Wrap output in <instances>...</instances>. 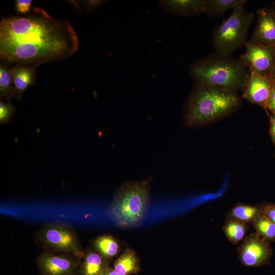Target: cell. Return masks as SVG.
<instances>
[{
  "label": "cell",
  "instance_id": "cell-17",
  "mask_svg": "<svg viewBox=\"0 0 275 275\" xmlns=\"http://www.w3.org/2000/svg\"><path fill=\"white\" fill-rule=\"evenodd\" d=\"M261 213L262 210L260 205L238 204L229 211L226 218L251 224L254 219Z\"/></svg>",
  "mask_w": 275,
  "mask_h": 275
},
{
  "label": "cell",
  "instance_id": "cell-23",
  "mask_svg": "<svg viewBox=\"0 0 275 275\" xmlns=\"http://www.w3.org/2000/svg\"><path fill=\"white\" fill-rule=\"evenodd\" d=\"M262 213L275 223V204L264 203L261 204Z\"/></svg>",
  "mask_w": 275,
  "mask_h": 275
},
{
  "label": "cell",
  "instance_id": "cell-8",
  "mask_svg": "<svg viewBox=\"0 0 275 275\" xmlns=\"http://www.w3.org/2000/svg\"><path fill=\"white\" fill-rule=\"evenodd\" d=\"M81 261L71 254L43 251L36 264L41 275H77Z\"/></svg>",
  "mask_w": 275,
  "mask_h": 275
},
{
  "label": "cell",
  "instance_id": "cell-24",
  "mask_svg": "<svg viewBox=\"0 0 275 275\" xmlns=\"http://www.w3.org/2000/svg\"><path fill=\"white\" fill-rule=\"evenodd\" d=\"M266 108H268L273 113V114H275V81L273 79L266 102Z\"/></svg>",
  "mask_w": 275,
  "mask_h": 275
},
{
  "label": "cell",
  "instance_id": "cell-25",
  "mask_svg": "<svg viewBox=\"0 0 275 275\" xmlns=\"http://www.w3.org/2000/svg\"><path fill=\"white\" fill-rule=\"evenodd\" d=\"M32 1L31 0H16L15 4L17 11L20 13H25L29 11Z\"/></svg>",
  "mask_w": 275,
  "mask_h": 275
},
{
  "label": "cell",
  "instance_id": "cell-9",
  "mask_svg": "<svg viewBox=\"0 0 275 275\" xmlns=\"http://www.w3.org/2000/svg\"><path fill=\"white\" fill-rule=\"evenodd\" d=\"M245 47V51L239 59L248 67L250 71L272 78L275 67V47L250 40L247 41Z\"/></svg>",
  "mask_w": 275,
  "mask_h": 275
},
{
  "label": "cell",
  "instance_id": "cell-6",
  "mask_svg": "<svg viewBox=\"0 0 275 275\" xmlns=\"http://www.w3.org/2000/svg\"><path fill=\"white\" fill-rule=\"evenodd\" d=\"M36 244L43 251L71 254L82 259L85 254L75 230L60 222L47 223L35 234Z\"/></svg>",
  "mask_w": 275,
  "mask_h": 275
},
{
  "label": "cell",
  "instance_id": "cell-26",
  "mask_svg": "<svg viewBox=\"0 0 275 275\" xmlns=\"http://www.w3.org/2000/svg\"><path fill=\"white\" fill-rule=\"evenodd\" d=\"M269 133L272 142L275 146V114L270 117Z\"/></svg>",
  "mask_w": 275,
  "mask_h": 275
},
{
  "label": "cell",
  "instance_id": "cell-2",
  "mask_svg": "<svg viewBox=\"0 0 275 275\" xmlns=\"http://www.w3.org/2000/svg\"><path fill=\"white\" fill-rule=\"evenodd\" d=\"M241 104L237 93L196 82L184 108L185 124L197 128L213 123L235 112Z\"/></svg>",
  "mask_w": 275,
  "mask_h": 275
},
{
  "label": "cell",
  "instance_id": "cell-13",
  "mask_svg": "<svg viewBox=\"0 0 275 275\" xmlns=\"http://www.w3.org/2000/svg\"><path fill=\"white\" fill-rule=\"evenodd\" d=\"M35 67L17 65L10 69L15 97L17 99L21 100L25 90L36 84Z\"/></svg>",
  "mask_w": 275,
  "mask_h": 275
},
{
  "label": "cell",
  "instance_id": "cell-4",
  "mask_svg": "<svg viewBox=\"0 0 275 275\" xmlns=\"http://www.w3.org/2000/svg\"><path fill=\"white\" fill-rule=\"evenodd\" d=\"M152 176L125 182L114 193L109 213L114 221L122 228L138 226L144 219L150 202Z\"/></svg>",
  "mask_w": 275,
  "mask_h": 275
},
{
  "label": "cell",
  "instance_id": "cell-11",
  "mask_svg": "<svg viewBox=\"0 0 275 275\" xmlns=\"http://www.w3.org/2000/svg\"><path fill=\"white\" fill-rule=\"evenodd\" d=\"M258 21L250 40L275 47V8H263L257 11Z\"/></svg>",
  "mask_w": 275,
  "mask_h": 275
},
{
  "label": "cell",
  "instance_id": "cell-1",
  "mask_svg": "<svg viewBox=\"0 0 275 275\" xmlns=\"http://www.w3.org/2000/svg\"><path fill=\"white\" fill-rule=\"evenodd\" d=\"M79 43L67 21L32 16L7 17L0 22V56L9 63L36 67L71 56Z\"/></svg>",
  "mask_w": 275,
  "mask_h": 275
},
{
  "label": "cell",
  "instance_id": "cell-19",
  "mask_svg": "<svg viewBox=\"0 0 275 275\" xmlns=\"http://www.w3.org/2000/svg\"><path fill=\"white\" fill-rule=\"evenodd\" d=\"M205 13L210 16L223 14L229 9L241 5L248 2L245 0H205Z\"/></svg>",
  "mask_w": 275,
  "mask_h": 275
},
{
  "label": "cell",
  "instance_id": "cell-5",
  "mask_svg": "<svg viewBox=\"0 0 275 275\" xmlns=\"http://www.w3.org/2000/svg\"><path fill=\"white\" fill-rule=\"evenodd\" d=\"M254 18L244 5L234 9L231 15L216 27L213 33L212 43L217 53L231 55L235 50L245 46L248 30Z\"/></svg>",
  "mask_w": 275,
  "mask_h": 275
},
{
  "label": "cell",
  "instance_id": "cell-3",
  "mask_svg": "<svg viewBox=\"0 0 275 275\" xmlns=\"http://www.w3.org/2000/svg\"><path fill=\"white\" fill-rule=\"evenodd\" d=\"M189 73L197 83L237 93L242 91L250 70L239 58L216 52L191 65Z\"/></svg>",
  "mask_w": 275,
  "mask_h": 275
},
{
  "label": "cell",
  "instance_id": "cell-12",
  "mask_svg": "<svg viewBox=\"0 0 275 275\" xmlns=\"http://www.w3.org/2000/svg\"><path fill=\"white\" fill-rule=\"evenodd\" d=\"M158 3L174 15L189 16L205 13V0H161Z\"/></svg>",
  "mask_w": 275,
  "mask_h": 275
},
{
  "label": "cell",
  "instance_id": "cell-20",
  "mask_svg": "<svg viewBox=\"0 0 275 275\" xmlns=\"http://www.w3.org/2000/svg\"><path fill=\"white\" fill-rule=\"evenodd\" d=\"M251 225L257 232L265 240L271 242L275 241V223L261 213Z\"/></svg>",
  "mask_w": 275,
  "mask_h": 275
},
{
  "label": "cell",
  "instance_id": "cell-27",
  "mask_svg": "<svg viewBox=\"0 0 275 275\" xmlns=\"http://www.w3.org/2000/svg\"><path fill=\"white\" fill-rule=\"evenodd\" d=\"M103 2L102 1H88L86 3L90 10H93L100 7Z\"/></svg>",
  "mask_w": 275,
  "mask_h": 275
},
{
  "label": "cell",
  "instance_id": "cell-15",
  "mask_svg": "<svg viewBox=\"0 0 275 275\" xmlns=\"http://www.w3.org/2000/svg\"><path fill=\"white\" fill-rule=\"evenodd\" d=\"M113 268L120 275H131L140 270L139 258L134 251L126 248L114 263Z\"/></svg>",
  "mask_w": 275,
  "mask_h": 275
},
{
  "label": "cell",
  "instance_id": "cell-29",
  "mask_svg": "<svg viewBox=\"0 0 275 275\" xmlns=\"http://www.w3.org/2000/svg\"><path fill=\"white\" fill-rule=\"evenodd\" d=\"M272 78L275 81V67H274V69L273 70Z\"/></svg>",
  "mask_w": 275,
  "mask_h": 275
},
{
  "label": "cell",
  "instance_id": "cell-18",
  "mask_svg": "<svg viewBox=\"0 0 275 275\" xmlns=\"http://www.w3.org/2000/svg\"><path fill=\"white\" fill-rule=\"evenodd\" d=\"M249 225L234 219L226 218L222 229L228 240L233 244H237L244 239L250 228Z\"/></svg>",
  "mask_w": 275,
  "mask_h": 275
},
{
  "label": "cell",
  "instance_id": "cell-16",
  "mask_svg": "<svg viewBox=\"0 0 275 275\" xmlns=\"http://www.w3.org/2000/svg\"><path fill=\"white\" fill-rule=\"evenodd\" d=\"M91 245L103 257L108 259L117 256L121 247L118 240L113 236L104 234L94 239Z\"/></svg>",
  "mask_w": 275,
  "mask_h": 275
},
{
  "label": "cell",
  "instance_id": "cell-28",
  "mask_svg": "<svg viewBox=\"0 0 275 275\" xmlns=\"http://www.w3.org/2000/svg\"><path fill=\"white\" fill-rule=\"evenodd\" d=\"M100 275H120L113 268L108 267L106 268Z\"/></svg>",
  "mask_w": 275,
  "mask_h": 275
},
{
  "label": "cell",
  "instance_id": "cell-22",
  "mask_svg": "<svg viewBox=\"0 0 275 275\" xmlns=\"http://www.w3.org/2000/svg\"><path fill=\"white\" fill-rule=\"evenodd\" d=\"M15 112L14 106L10 102L1 101L0 102V123L1 124H7Z\"/></svg>",
  "mask_w": 275,
  "mask_h": 275
},
{
  "label": "cell",
  "instance_id": "cell-21",
  "mask_svg": "<svg viewBox=\"0 0 275 275\" xmlns=\"http://www.w3.org/2000/svg\"><path fill=\"white\" fill-rule=\"evenodd\" d=\"M0 95L7 101L15 97L14 87L10 69L3 65L0 66Z\"/></svg>",
  "mask_w": 275,
  "mask_h": 275
},
{
  "label": "cell",
  "instance_id": "cell-10",
  "mask_svg": "<svg viewBox=\"0 0 275 275\" xmlns=\"http://www.w3.org/2000/svg\"><path fill=\"white\" fill-rule=\"evenodd\" d=\"M273 79L250 71L242 90V98L266 109Z\"/></svg>",
  "mask_w": 275,
  "mask_h": 275
},
{
  "label": "cell",
  "instance_id": "cell-14",
  "mask_svg": "<svg viewBox=\"0 0 275 275\" xmlns=\"http://www.w3.org/2000/svg\"><path fill=\"white\" fill-rule=\"evenodd\" d=\"M111 260L103 257L92 245L88 246L77 275H100L109 267Z\"/></svg>",
  "mask_w": 275,
  "mask_h": 275
},
{
  "label": "cell",
  "instance_id": "cell-7",
  "mask_svg": "<svg viewBox=\"0 0 275 275\" xmlns=\"http://www.w3.org/2000/svg\"><path fill=\"white\" fill-rule=\"evenodd\" d=\"M270 243L256 232L245 236L237 248L240 262L246 267L268 264L272 255Z\"/></svg>",
  "mask_w": 275,
  "mask_h": 275
}]
</instances>
